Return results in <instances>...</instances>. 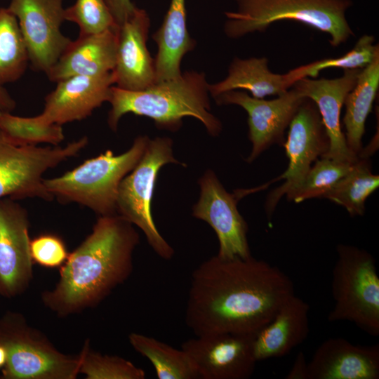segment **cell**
<instances>
[{"mask_svg":"<svg viewBox=\"0 0 379 379\" xmlns=\"http://www.w3.org/2000/svg\"><path fill=\"white\" fill-rule=\"evenodd\" d=\"M294 294L290 277L265 260L215 255L192 274L185 322L197 336L253 335Z\"/></svg>","mask_w":379,"mask_h":379,"instance_id":"6da1fadb","label":"cell"},{"mask_svg":"<svg viewBox=\"0 0 379 379\" xmlns=\"http://www.w3.org/2000/svg\"><path fill=\"white\" fill-rule=\"evenodd\" d=\"M139 242L133 225L119 215L100 216L60 267L55 286L41 292L43 305L60 318L98 306L131 276Z\"/></svg>","mask_w":379,"mask_h":379,"instance_id":"7a4b0ae2","label":"cell"},{"mask_svg":"<svg viewBox=\"0 0 379 379\" xmlns=\"http://www.w3.org/2000/svg\"><path fill=\"white\" fill-rule=\"evenodd\" d=\"M208 84L204 74L185 72L174 80L155 83L140 91L112 86L111 109L107 123L116 131L120 119L133 113L152 119L157 127L177 130L182 119L192 117L200 121L211 135L222 130L220 121L211 113Z\"/></svg>","mask_w":379,"mask_h":379,"instance_id":"3957f363","label":"cell"},{"mask_svg":"<svg viewBox=\"0 0 379 379\" xmlns=\"http://www.w3.org/2000/svg\"><path fill=\"white\" fill-rule=\"evenodd\" d=\"M149 140L138 136L124 153L114 155L108 149L59 177L44 178V185L61 203H77L100 216L116 215L119 185L137 165Z\"/></svg>","mask_w":379,"mask_h":379,"instance_id":"277c9868","label":"cell"},{"mask_svg":"<svg viewBox=\"0 0 379 379\" xmlns=\"http://www.w3.org/2000/svg\"><path fill=\"white\" fill-rule=\"evenodd\" d=\"M236 11L226 12L225 32L239 38L265 32L281 20L299 22L330 36L333 47L345 43L354 32L345 18L351 0H237Z\"/></svg>","mask_w":379,"mask_h":379,"instance_id":"5b68a950","label":"cell"},{"mask_svg":"<svg viewBox=\"0 0 379 379\" xmlns=\"http://www.w3.org/2000/svg\"><path fill=\"white\" fill-rule=\"evenodd\" d=\"M0 344L7 353L1 379H75L81 356L60 352L41 331L20 312L0 317Z\"/></svg>","mask_w":379,"mask_h":379,"instance_id":"8992f818","label":"cell"},{"mask_svg":"<svg viewBox=\"0 0 379 379\" xmlns=\"http://www.w3.org/2000/svg\"><path fill=\"white\" fill-rule=\"evenodd\" d=\"M332 271L334 300L331 322L347 321L373 336L379 335V277L375 260L367 251L338 244Z\"/></svg>","mask_w":379,"mask_h":379,"instance_id":"52a82bcc","label":"cell"},{"mask_svg":"<svg viewBox=\"0 0 379 379\" xmlns=\"http://www.w3.org/2000/svg\"><path fill=\"white\" fill-rule=\"evenodd\" d=\"M169 163L185 166L173 157L172 140L166 137L149 139L137 165L121 180L117 201V214L138 227L154 251L165 260L173 258L174 250L159 232L151 204L159 171Z\"/></svg>","mask_w":379,"mask_h":379,"instance_id":"ba28073f","label":"cell"},{"mask_svg":"<svg viewBox=\"0 0 379 379\" xmlns=\"http://www.w3.org/2000/svg\"><path fill=\"white\" fill-rule=\"evenodd\" d=\"M77 151L72 142L65 147L17 145L0 129V199L52 201L54 197L43 182L44 173L75 157Z\"/></svg>","mask_w":379,"mask_h":379,"instance_id":"9c48e42d","label":"cell"},{"mask_svg":"<svg viewBox=\"0 0 379 379\" xmlns=\"http://www.w3.org/2000/svg\"><path fill=\"white\" fill-rule=\"evenodd\" d=\"M199 184L200 197L193 207L192 215L206 222L215 231L219 241L217 256L226 260L251 257L248 225L238 211L237 202L258 189L229 193L211 170L203 175Z\"/></svg>","mask_w":379,"mask_h":379,"instance_id":"30bf717a","label":"cell"},{"mask_svg":"<svg viewBox=\"0 0 379 379\" xmlns=\"http://www.w3.org/2000/svg\"><path fill=\"white\" fill-rule=\"evenodd\" d=\"M284 146L288 164L277 179L284 182L267 197L265 211L270 218L279 199L292 190L319 159L329 149V138L315 103L305 98L289 126Z\"/></svg>","mask_w":379,"mask_h":379,"instance_id":"8fae6325","label":"cell"},{"mask_svg":"<svg viewBox=\"0 0 379 379\" xmlns=\"http://www.w3.org/2000/svg\"><path fill=\"white\" fill-rule=\"evenodd\" d=\"M63 0H11L8 10L16 17L25 42L29 62L46 73L72 41L61 32Z\"/></svg>","mask_w":379,"mask_h":379,"instance_id":"7c38bea8","label":"cell"},{"mask_svg":"<svg viewBox=\"0 0 379 379\" xmlns=\"http://www.w3.org/2000/svg\"><path fill=\"white\" fill-rule=\"evenodd\" d=\"M29 229L25 208L17 200L0 199V296L4 298L23 294L33 280Z\"/></svg>","mask_w":379,"mask_h":379,"instance_id":"4fadbf2b","label":"cell"},{"mask_svg":"<svg viewBox=\"0 0 379 379\" xmlns=\"http://www.w3.org/2000/svg\"><path fill=\"white\" fill-rule=\"evenodd\" d=\"M214 98L218 105H237L247 112L252 148L246 161L251 163L272 145H284L285 131L305 98L292 86L272 100L255 98L237 90Z\"/></svg>","mask_w":379,"mask_h":379,"instance_id":"5bb4252c","label":"cell"},{"mask_svg":"<svg viewBox=\"0 0 379 379\" xmlns=\"http://www.w3.org/2000/svg\"><path fill=\"white\" fill-rule=\"evenodd\" d=\"M253 335L218 333L198 335L181 345L193 361L199 379H248L257 361Z\"/></svg>","mask_w":379,"mask_h":379,"instance_id":"9a60e30c","label":"cell"},{"mask_svg":"<svg viewBox=\"0 0 379 379\" xmlns=\"http://www.w3.org/2000/svg\"><path fill=\"white\" fill-rule=\"evenodd\" d=\"M114 84L112 72L98 76H74L57 82L45 98L43 112L35 116L42 124H58L83 120L105 102Z\"/></svg>","mask_w":379,"mask_h":379,"instance_id":"2e32d148","label":"cell"},{"mask_svg":"<svg viewBox=\"0 0 379 379\" xmlns=\"http://www.w3.org/2000/svg\"><path fill=\"white\" fill-rule=\"evenodd\" d=\"M149 25L147 12L136 7L118 27L116 62L112 71L116 86L140 91L155 84L154 59L147 47Z\"/></svg>","mask_w":379,"mask_h":379,"instance_id":"e0dca14e","label":"cell"},{"mask_svg":"<svg viewBox=\"0 0 379 379\" xmlns=\"http://www.w3.org/2000/svg\"><path fill=\"white\" fill-rule=\"evenodd\" d=\"M360 69H343L340 77L333 79L302 78L293 85L303 98L315 103L320 113L330 142L323 157L350 163L359 158L347 146L340 118L345 99L355 86Z\"/></svg>","mask_w":379,"mask_h":379,"instance_id":"ac0fdd59","label":"cell"},{"mask_svg":"<svg viewBox=\"0 0 379 379\" xmlns=\"http://www.w3.org/2000/svg\"><path fill=\"white\" fill-rule=\"evenodd\" d=\"M309 379H378L379 345H356L342 338L324 340L308 362Z\"/></svg>","mask_w":379,"mask_h":379,"instance_id":"d6986e66","label":"cell"},{"mask_svg":"<svg viewBox=\"0 0 379 379\" xmlns=\"http://www.w3.org/2000/svg\"><path fill=\"white\" fill-rule=\"evenodd\" d=\"M117 29L79 35L46 73L53 82L74 76H98L112 72L116 62Z\"/></svg>","mask_w":379,"mask_h":379,"instance_id":"ffe728a7","label":"cell"},{"mask_svg":"<svg viewBox=\"0 0 379 379\" xmlns=\"http://www.w3.org/2000/svg\"><path fill=\"white\" fill-rule=\"evenodd\" d=\"M310 306L293 295L278 309L273 318L253 336L252 346L257 361L288 354L302 343L310 332Z\"/></svg>","mask_w":379,"mask_h":379,"instance_id":"44dd1931","label":"cell"},{"mask_svg":"<svg viewBox=\"0 0 379 379\" xmlns=\"http://www.w3.org/2000/svg\"><path fill=\"white\" fill-rule=\"evenodd\" d=\"M266 58H236L230 65L227 77L222 81L208 85V91L213 98L230 91L245 90L255 98L268 95H280L290 89L299 80L293 69L286 74L272 72Z\"/></svg>","mask_w":379,"mask_h":379,"instance_id":"7402d4cb","label":"cell"},{"mask_svg":"<svg viewBox=\"0 0 379 379\" xmlns=\"http://www.w3.org/2000/svg\"><path fill=\"white\" fill-rule=\"evenodd\" d=\"M158 46L154 59L156 81L165 82L179 78L183 56L194 47L187 29L185 0H171L160 28L153 34Z\"/></svg>","mask_w":379,"mask_h":379,"instance_id":"603a6c76","label":"cell"},{"mask_svg":"<svg viewBox=\"0 0 379 379\" xmlns=\"http://www.w3.org/2000/svg\"><path fill=\"white\" fill-rule=\"evenodd\" d=\"M378 87L379 53L360 69L355 86L344 101L345 113L343 121L345 142L350 151L357 157L362 150L366 121L372 111Z\"/></svg>","mask_w":379,"mask_h":379,"instance_id":"cb8c5ba5","label":"cell"},{"mask_svg":"<svg viewBox=\"0 0 379 379\" xmlns=\"http://www.w3.org/2000/svg\"><path fill=\"white\" fill-rule=\"evenodd\" d=\"M128 338L132 347L152 363L159 379H199L193 361L182 349L135 332Z\"/></svg>","mask_w":379,"mask_h":379,"instance_id":"d4e9b609","label":"cell"},{"mask_svg":"<svg viewBox=\"0 0 379 379\" xmlns=\"http://www.w3.org/2000/svg\"><path fill=\"white\" fill-rule=\"evenodd\" d=\"M378 186L379 176L373 173L371 161L359 157L323 198L343 206L351 216L362 215L367 198Z\"/></svg>","mask_w":379,"mask_h":379,"instance_id":"484cf974","label":"cell"},{"mask_svg":"<svg viewBox=\"0 0 379 379\" xmlns=\"http://www.w3.org/2000/svg\"><path fill=\"white\" fill-rule=\"evenodd\" d=\"M29 55L16 17L0 8V84L18 81L25 72Z\"/></svg>","mask_w":379,"mask_h":379,"instance_id":"4316f807","label":"cell"},{"mask_svg":"<svg viewBox=\"0 0 379 379\" xmlns=\"http://www.w3.org/2000/svg\"><path fill=\"white\" fill-rule=\"evenodd\" d=\"M353 164L326 157L318 159L302 180L286 194L287 199L300 203L310 199L323 198L350 170Z\"/></svg>","mask_w":379,"mask_h":379,"instance_id":"83f0119b","label":"cell"},{"mask_svg":"<svg viewBox=\"0 0 379 379\" xmlns=\"http://www.w3.org/2000/svg\"><path fill=\"white\" fill-rule=\"evenodd\" d=\"M0 129L9 140L20 145H58L65 138L60 125L42 124L35 117H19L9 112H0Z\"/></svg>","mask_w":379,"mask_h":379,"instance_id":"f1b7e54d","label":"cell"},{"mask_svg":"<svg viewBox=\"0 0 379 379\" xmlns=\"http://www.w3.org/2000/svg\"><path fill=\"white\" fill-rule=\"evenodd\" d=\"M79 374L86 379H144L145 371L131 361L117 356L93 350L88 339L80 352Z\"/></svg>","mask_w":379,"mask_h":379,"instance_id":"f546056e","label":"cell"},{"mask_svg":"<svg viewBox=\"0 0 379 379\" xmlns=\"http://www.w3.org/2000/svg\"><path fill=\"white\" fill-rule=\"evenodd\" d=\"M374 37L363 35L352 50L336 58H326L295 68L299 79L316 77L319 72L328 67L343 69H362L379 53L378 44H373Z\"/></svg>","mask_w":379,"mask_h":379,"instance_id":"4dcf8cb0","label":"cell"},{"mask_svg":"<svg viewBox=\"0 0 379 379\" xmlns=\"http://www.w3.org/2000/svg\"><path fill=\"white\" fill-rule=\"evenodd\" d=\"M65 20L76 23L79 35L102 32L117 27L105 0H76L65 8Z\"/></svg>","mask_w":379,"mask_h":379,"instance_id":"1f68e13d","label":"cell"},{"mask_svg":"<svg viewBox=\"0 0 379 379\" xmlns=\"http://www.w3.org/2000/svg\"><path fill=\"white\" fill-rule=\"evenodd\" d=\"M30 253L34 264L46 268H60L69 254L63 240L52 234H43L31 239Z\"/></svg>","mask_w":379,"mask_h":379,"instance_id":"d6a6232c","label":"cell"},{"mask_svg":"<svg viewBox=\"0 0 379 379\" xmlns=\"http://www.w3.org/2000/svg\"><path fill=\"white\" fill-rule=\"evenodd\" d=\"M105 2L117 27L124 23L136 8L131 0H105Z\"/></svg>","mask_w":379,"mask_h":379,"instance_id":"836d02e7","label":"cell"},{"mask_svg":"<svg viewBox=\"0 0 379 379\" xmlns=\"http://www.w3.org/2000/svg\"><path fill=\"white\" fill-rule=\"evenodd\" d=\"M286 379H309L308 362L303 352L300 351L286 374Z\"/></svg>","mask_w":379,"mask_h":379,"instance_id":"e575fe53","label":"cell"},{"mask_svg":"<svg viewBox=\"0 0 379 379\" xmlns=\"http://www.w3.org/2000/svg\"><path fill=\"white\" fill-rule=\"evenodd\" d=\"M16 107V102L6 88L0 84V112H12Z\"/></svg>","mask_w":379,"mask_h":379,"instance_id":"d590c367","label":"cell"},{"mask_svg":"<svg viewBox=\"0 0 379 379\" xmlns=\"http://www.w3.org/2000/svg\"><path fill=\"white\" fill-rule=\"evenodd\" d=\"M7 361V353L4 346L0 344V371L4 367Z\"/></svg>","mask_w":379,"mask_h":379,"instance_id":"8d00e7d4","label":"cell"}]
</instances>
